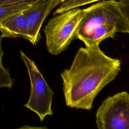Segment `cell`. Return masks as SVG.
<instances>
[{
	"label": "cell",
	"instance_id": "obj_1",
	"mask_svg": "<svg viewBox=\"0 0 129 129\" xmlns=\"http://www.w3.org/2000/svg\"><path fill=\"white\" fill-rule=\"evenodd\" d=\"M119 59L106 55L99 45L80 47L70 68L60 74L66 105L90 110L100 91L120 71Z\"/></svg>",
	"mask_w": 129,
	"mask_h": 129
},
{
	"label": "cell",
	"instance_id": "obj_2",
	"mask_svg": "<svg viewBox=\"0 0 129 129\" xmlns=\"http://www.w3.org/2000/svg\"><path fill=\"white\" fill-rule=\"evenodd\" d=\"M83 16V10L77 8L56 15L49 20L44 31L46 48L50 54L58 55L77 39Z\"/></svg>",
	"mask_w": 129,
	"mask_h": 129
},
{
	"label": "cell",
	"instance_id": "obj_3",
	"mask_svg": "<svg viewBox=\"0 0 129 129\" xmlns=\"http://www.w3.org/2000/svg\"><path fill=\"white\" fill-rule=\"evenodd\" d=\"M83 11V16L77 33V39H80L95 28L108 24L115 26L118 32L129 34V27L117 1H98Z\"/></svg>",
	"mask_w": 129,
	"mask_h": 129
},
{
	"label": "cell",
	"instance_id": "obj_4",
	"mask_svg": "<svg viewBox=\"0 0 129 129\" xmlns=\"http://www.w3.org/2000/svg\"><path fill=\"white\" fill-rule=\"evenodd\" d=\"M20 56L26 67L31 84L30 97L24 105L36 113L42 121L46 116L53 114L51 104L53 91L47 84L35 62L21 50Z\"/></svg>",
	"mask_w": 129,
	"mask_h": 129
},
{
	"label": "cell",
	"instance_id": "obj_5",
	"mask_svg": "<svg viewBox=\"0 0 129 129\" xmlns=\"http://www.w3.org/2000/svg\"><path fill=\"white\" fill-rule=\"evenodd\" d=\"M98 129H129V94L123 91L103 100L96 113Z\"/></svg>",
	"mask_w": 129,
	"mask_h": 129
},
{
	"label": "cell",
	"instance_id": "obj_6",
	"mask_svg": "<svg viewBox=\"0 0 129 129\" xmlns=\"http://www.w3.org/2000/svg\"><path fill=\"white\" fill-rule=\"evenodd\" d=\"M62 2V0H36L28 9L23 12L27 20L30 42L32 44L36 45L38 42L40 29L48 15Z\"/></svg>",
	"mask_w": 129,
	"mask_h": 129
},
{
	"label": "cell",
	"instance_id": "obj_7",
	"mask_svg": "<svg viewBox=\"0 0 129 129\" xmlns=\"http://www.w3.org/2000/svg\"><path fill=\"white\" fill-rule=\"evenodd\" d=\"M0 30L2 38H22L30 40L27 20L23 12L1 21Z\"/></svg>",
	"mask_w": 129,
	"mask_h": 129
},
{
	"label": "cell",
	"instance_id": "obj_8",
	"mask_svg": "<svg viewBox=\"0 0 129 129\" xmlns=\"http://www.w3.org/2000/svg\"><path fill=\"white\" fill-rule=\"evenodd\" d=\"M36 0H0V22L28 9Z\"/></svg>",
	"mask_w": 129,
	"mask_h": 129
},
{
	"label": "cell",
	"instance_id": "obj_9",
	"mask_svg": "<svg viewBox=\"0 0 129 129\" xmlns=\"http://www.w3.org/2000/svg\"><path fill=\"white\" fill-rule=\"evenodd\" d=\"M98 1H86V0H66L63 1L60 6L54 12L53 15H59L71 10L77 9L78 7L87 5Z\"/></svg>",
	"mask_w": 129,
	"mask_h": 129
},
{
	"label": "cell",
	"instance_id": "obj_10",
	"mask_svg": "<svg viewBox=\"0 0 129 129\" xmlns=\"http://www.w3.org/2000/svg\"><path fill=\"white\" fill-rule=\"evenodd\" d=\"M1 37V62H0V87L12 88L13 80L9 72V69L4 67L2 63V57L4 54L2 47V39Z\"/></svg>",
	"mask_w": 129,
	"mask_h": 129
},
{
	"label": "cell",
	"instance_id": "obj_11",
	"mask_svg": "<svg viewBox=\"0 0 129 129\" xmlns=\"http://www.w3.org/2000/svg\"><path fill=\"white\" fill-rule=\"evenodd\" d=\"M117 4L123 17L129 27V0H121L118 1Z\"/></svg>",
	"mask_w": 129,
	"mask_h": 129
},
{
	"label": "cell",
	"instance_id": "obj_12",
	"mask_svg": "<svg viewBox=\"0 0 129 129\" xmlns=\"http://www.w3.org/2000/svg\"><path fill=\"white\" fill-rule=\"evenodd\" d=\"M15 129H48V128L46 126H31V125H25Z\"/></svg>",
	"mask_w": 129,
	"mask_h": 129
}]
</instances>
